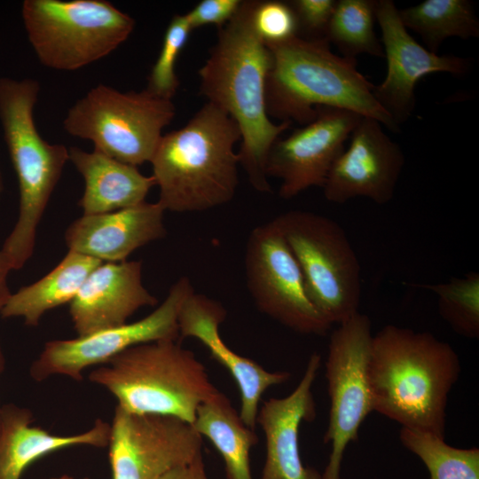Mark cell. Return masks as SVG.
<instances>
[{
    "instance_id": "cell-1",
    "label": "cell",
    "mask_w": 479,
    "mask_h": 479,
    "mask_svg": "<svg viewBox=\"0 0 479 479\" xmlns=\"http://www.w3.org/2000/svg\"><path fill=\"white\" fill-rule=\"evenodd\" d=\"M254 4L255 0L242 1L231 20L218 28L216 42L198 74L200 94L234 120L240 130V165L251 186L270 192L266 159L291 123H274L266 111L271 52L253 27Z\"/></svg>"
},
{
    "instance_id": "cell-2",
    "label": "cell",
    "mask_w": 479,
    "mask_h": 479,
    "mask_svg": "<svg viewBox=\"0 0 479 479\" xmlns=\"http://www.w3.org/2000/svg\"><path fill=\"white\" fill-rule=\"evenodd\" d=\"M460 371L448 342L387 325L373 335L367 363L373 409L402 428L444 438L448 397Z\"/></svg>"
},
{
    "instance_id": "cell-3",
    "label": "cell",
    "mask_w": 479,
    "mask_h": 479,
    "mask_svg": "<svg viewBox=\"0 0 479 479\" xmlns=\"http://www.w3.org/2000/svg\"><path fill=\"white\" fill-rule=\"evenodd\" d=\"M240 130L207 102L182 128L162 135L150 163L165 211H207L230 202L239 184Z\"/></svg>"
},
{
    "instance_id": "cell-4",
    "label": "cell",
    "mask_w": 479,
    "mask_h": 479,
    "mask_svg": "<svg viewBox=\"0 0 479 479\" xmlns=\"http://www.w3.org/2000/svg\"><path fill=\"white\" fill-rule=\"evenodd\" d=\"M271 66L265 83L269 117L305 125L318 107L346 109L374 119L393 132L398 128L373 95L374 85L357 68V59L331 51L326 38L295 36L269 44Z\"/></svg>"
},
{
    "instance_id": "cell-5",
    "label": "cell",
    "mask_w": 479,
    "mask_h": 479,
    "mask_svg": "<svg viewBox=\"0 0 479 479\" xmlns=\"http://www.w3.org/2000/svg\"><path fill=\"white\" fill-rule=\"evenodd\" d=\"M89 380L130 412L190 424L198 407L220 393L194 353L171 340L133 346L93 369Z\"/></svg>"
},
{
    "instance_id": "cell-6",
    "label": "cell",
    "mask_w": 479,
    "mask_h": 479,
    "mask_svg": "<svg viewBox=\"0 0 479 479\" xmlns=\"http://www.w3.org/2000/svg\"><path fill=\"white\" fill-rule=\"evenodd\" d=\"M39 92L35 79L0 78V122L20 191L17 222L0 249L12 270L32 256L37 226L69 161V150L44 140L35 127Z\"/></svg>"
},
{
    "instance_id": "cell-7",
    "label": "cell",
    "mask_w": 479,
    "mask_h": 479,
    "mask_svg": "<svg viewBox=\"0 0 479 479\" xmlns=\"http://www.w3.org/2000/svg\"><path fill=\"white\" fill-rule=\"evenodd\" d=\"M21 14L38 60L56 70H76L107 56L135 27L131 16L106 0H25Z\"/></svg>"
},
{
    "instance_id": "cell-8",
    "label": "cell",
    "mask_w": 479,
    "mask_h": 479,
    "mask_svg": "<svg viewBox=\"0 0 479 479\" xmlns=\"http://www.w3.org/2000/svg\"><path fill=\"white\" fill-rule=\"evenodd\" d=\"M301 269L314 307L332 326L358 312L362 283L357 255L334 220L302 209L274 218Z\"/></svg>"
},
{
    "instance_id": "cell-9",
    "label": "cell",
    "mask_w": 479,
    "mask_h": 479,
    "mask_svg": "<svg viewBox=\"0 0 479 479\" xmlns=\"http://www.w3.org/2000/svg\"><path fill=\"white\" fill-rule=\"evenodd\" d=\"M175 114L172 100L147 89L121 92L98 84L68 109L63 127L71 136L90 140L94 150L137 167L150 162Z\"/></svg>"
},
{
    "instance_id": "cell-10",
    "label": "cell",
    "mask_w": 479,
    "mask_h": 479,
    "mask_svg": "<svg viewBox=\"0 0 479 479\" xmlns=\"http://www.w3.org/2000/svg\"><path fill=\"white\" fill-rule=\"evenodd\" d=\"M372 339L371 320L359 312L331 334L326 361L330 410L324 443L331 444L332 450L321 479H342L344 452L373 411L367 379Z\"/></svg>"
},
{
    "instance_id": "cell-11",
    "label": "cell",
    "mask_w": 479,
    "mask_h": 479,
    "mask_svg": "<svg viewBox=\"0 0 479 479\" xmlns=\"http://www.w3.org/2000/svg\"><path fill=\"white\" fill-rule=\"evenodd\" d=\"M244 268L247 289L262 313L302 334L325 335L331 329L310 300L299 264L275 219L251 231Z\"/></svg>"
},
{
    "instance_id": "cell-12",
    "label": "cell",
    "mask_w": 479,
    "mask_h": 479,
    "mask_svg": "<svg viewBox=\"0 0 479 479\" xmlns=\"http://www.w3.org/2000/svg\"><path fill=\"white\" fill-rule=\"evenodd\" d=\"M194 292L187 277H181L169 288L164 301L145 318L86 336L47 342L30 365V377L43 381L62 375L82 381L83 372L103 365L124 350L143 343L179 337L178 317L183 304Z\"/></svg>"
},
{
    "instance_id": "cell-13",
    "label": "cell",
    "mask_w": 479,
    "mask_h": 479,
    "mask_svg": "<svg viewBox=\"0 0 479 479\" xmlns=\"http://www.w3.org/2000/svg\"><path fill=\"white\" fill-rule=\"evenodd\" d=\"M202 444L188 422L116 405L107 444L112 479H158L202 454Z\"/></svg>"
},
{
    "instance_id": "cell-14",
    "label": "cell",
    "mask_w": 479,
    "mask_h": 479,
    "mask_svg": "<svg viewBox=\"0 0 479 479\" xmlns=\"http://www.w3.org/2000/svg\"><path fill=\"white\" fill-rule=\"evenodd\" d=\"M317 109L313 121L287 137H279L269 151L265 172L268 178L281 181L279 194L282 199H292L313 186H324L331 167L362 117L346 109Z\"/></svg>"
},
{
    "instance_id": "cell-15",
    "label": "cell",
    "mask_w": 479,
    "mask_h": 479,
    "mask_svg": "<svg viewBox=\"0 0 479 479\" xmlns=\"http://www.w3.org/2000/svg\"><path fill=\"white\" fill-rule=\"evenodd\" d=\"M375 19L381 32L387 74L380 84L374 85L373 95L400 128L414 111L415 87L422 77L436 72L461 76L470 69L471 61L454 55H439L420 45L402 23L392 0H376Z\"/></svg>"
},
{
    "instance_id": "cell-16",
    "label": "cell",
    "mask_w": 479,
    "mask_h": 479,
    "mask_svg": "<svg viewBox=\"0 0 479 479\" xmlns=\"http://www.w3.org/2000/svg\"><path fill=\"white\" fill-rule=\"evenodd\" d=\"M349 140L322 187L325 198L336 204L355 198L378 205L389 203L405 162L401 147L383 131L381 122L364 116Z\"/></svg>"
},
{
    "instance_id": "cell-17",
    "label": "cell",
    "mask_w": 479,
    "mask_h": 479,
    "mask_svg": "<svg viewBox=\"0 0 479 479\" xmlns=\"http://www.w3.org/2000/svg\"><path fill=\"white\" fill-rule=\"evenodd\" d=\"M226 310L217 301L193 292L185 302L178 317L179 337H192L209 351L210 357L228 370L240 397L239 414L246 426L255 430L259 404L263 393L290 378L287 372H269L255 361L229 348L219 333Z\"/></svg>"
},
{
    "instance_id": "cell-18",
    "label": "cell",
    "mask_w": 479,
    "mask_h": 479,
    "mask_svg": "<svg viewBox=\"0 0 479 479\" xmlns=\"http://www.w3.org/2000/svg\"><path fill=\"white\" fill-rule=\"evenodd\" d=\"M321 366V356L312 353L295 389L282 398H270L259 407L256 424L265 437V462L259 479H321L302 464L299 450L302 422L316 417L312 386Z\"/></svg>"
},
{
    "instance_id": "cell-19",
    "label": "cell",
    "mask_w": 479,
    "mask_h": 479,
    "mask_svg": "<svg viewBox=\"0 0 479 479\" xmlns=\"http://www.w3.org/2000/svg\"><path fill=\"white\" fill-rule=\"evenodd\" d=\"M158 302L143 285L142 262L101 263L85 279L70 302L77 336L128 323L139 309Z\"/></svg>"
},
{
    "instance_id": "cell-20",
    "label": "cell",
    "mask_w": 479,
    "mask_h": 479,
    "mask_svg": "<svg viewBox=\"0 0 479 479\" xmlns=\"http://www.w3.org/2000/svg\"><path fill=\"white\" fill-rule=\"evenodd\" d=\"M165 209L157 201L114 212L82 215L67 229L68 251L101 262H122L136 249L167 234Z\"/></svg>"
},
{
    "instance_id": "cell-21",
    "label": "cell",
    "mask_w": 479,
    "mask_h": 479,
    "mask_svg": "<svg viewBox=\"0 0 479 479\" xmlns=\"http://www.w3.org/2000/svg\"><path fill=\"white\" fill-rule=\"evenodd\" d=\"M28 408L12 403L0 407V479H20L35 461L66 448L91 446L106 448L110 423L100 419L87 430L72 435H56L34 426Z\"/></svg>"
},
{
    "instance_id": "cell-22",
    "label": "cell",
    "mask_w": 479,
    "mask_h": 479,
    "mask_svg": "<svg viewBox=\"0 0 479 479\" xmlns=\"http://www.w3.org/2000/svg\"><path fill=\"white\" fill-rule=\"evenodd\" d=\"M69 161L82 176L83 195L78 204L83 215H97L130 208L145 200L155 185L152 176L143 175L136 166L111 158L96 150L87 152L73 146Z\"/></svg>"
},
{
    "instance_id": "cell-23",
    "label": "cell",
    "mask_w": 479,
    "mask_h": 479,
    "mask_svg": "<svg viewBox=\"0 0 479 479\" xmlns=\"http://www.w3.org/2000/svg\"><path fill=\"white\" fill-rule=\"evenodd\" d=\"M101 263L93 257L68 251L49 273L12 294L0 311L1 317L20 318L27 326H38L47 311L70 303L88 275Z\"/></svg>"
},
{
    "instance_id": "cell-24",
    "label": "cell",
    "mask_w": 479,
    "mask_h": 479,
    "mask_svg": "<svg viewBox=\"0 0 479 479\" xmlns=\"http://www.w3.org/2000/svg\"><path fill=\"white\" fill-rule=\"evenodd\" d=\"M222 456L227 479H253L249 453L258 442L255 430L242 421L223 393L201 404L192 424Z\"/></svg>"
},
{
    "instance_id": "cell-25",
    "label": "cell",
    "mask_w": 479,
    "mask_h": 479,
    "mask_svg": "<svg viewBox=\"0 0 479 479\" xmlns=\"http://www.w3.org/2000/svg\"><path fill=\"white\" fill-rule=\"evenodd\" d=\"M398 13L404 26L416 32L434 53L449 37L479 36V20L467 0H424Z\"/></svg>"
},
{
    "instance_id": "cell-26",
    "label": "cell",
    "mask_w": 479,
    "mask_h": 479,
    "mask_svg": "<svg viewBox=\"0 0 479 479\" xmlns=\"http://www.w3.org/2000/svg\"><path fill=\"white\" fill-rule=\"evenodd\" d=\"M375 4L376 0L336 1L326 38L341 56L351 59L361 54L384 57L374 30Z\"/></svg>"
},
{
    "instance_id": "cell-27",
    "label": "cell",
    "mask_w": 479,
    "mask_h": 479,
    "mask_svg": "<svg viewBox=\"0 0 479 479\" xmlns=\"http://www.w3.org/2000/svg\"><path fill=\"white\" fill-rule=\"evenodd\" d=\"M399 438L407 450L418 456L430 479H479V449H460L435 435L402 428Z\"/></svg>"
},
{
    "instance_id": "cell-28",
    "label": "cell",
    "mask_w": 479,
    "mask_h": 479,
    "mask_svg": "<svg viewBox=\"0 0 479 479\" xmlns=\"http://www.w3.org/2000/svg\"><path fill=\"white\" fill-rule=\"evenodd\" d=\"M421 287L436 295L439 314L455 333L468 339L479 337L478 272Z\"/></svg>"
},
{
    "instance_id": "cell-29",
    "label": "cell",
    "mask_w": 479,
    "mask_h": 479,
    "mask_svg": "<svg viewBox=\"0 0 479 479\" xmlns=\"http://www.w3.org/2000/svg\"><path fill=\"white\" fill-rule=\"evenodd\" d=\"M192 28L185 14H176L170 20L160 53L148 76L147 89L153 95L172 100L179 87L176 63L186 44Z\"/></svg>"
},
{
    "instance_id": "cell-30",
    "label": "cell",
    "mask_w": 479,
    "mask_h": 479,
    "mask_svg": "<svg viewBox=\"0 0 479 479\" xmlns=\"http://www.w3.org/2000/svg\"><path fill=\"white\" fill-rule=\"evenodd\" d=\"M252 23L256 34L266 45L299 36L297 19L289 2L255 0Z\"/></svg>"
},
{
    "instance_id": "cell-31",
    "label": "cell",
    "mask_w": 479,
    "mask_h": 479,
    "mask_svg": "<svg viewBox=\"0 0 479 479\" xmlns=\"http://www.w3.org/2000/svg\"><path fill=\"white\" fill-rule=\"evenodd\" d=\"M289 4L297 19L299 35L303 31L306 39L326 38L335 0H294Z\"/></svg>"
},
{
    "instance_id": "cell-32",
    "label": "cell",
    "mask_w": 479,
    "mask_h": 479,
    "mask_svg": "<svg viewBox=\"0 0 479 479\" xmlns=\"http://www.w3.org/2000/svg\"><path fill=\"white\" fill-rule=\"evenodd\" d=\"M241 3L240 0H202L185 15L192 30L210 24L219 28L231 20Z\"/></svg>"
},
{
    "instance_id": "cell-33",
    "label": "cell",
    "mask_w": 479,
    "mask_h": 479,
    "mask_svg": "<svg viewBox=\"0 0 479 479\" xmlns=\"http://www.w3.org/2000/svg\"><path fill=\"white\" fill-rule=\"evenodd\" d=\"M158 479H208L202 454L187 464L169 470Z\"/></svg>"
},
{
    "instance_id": "cell-34",
    "label": "cell",
    "mask_w": 479,
    "mask_h": 479,
    "mask_svg": "<svg viewBox=\"0 0 479 479\" xmlns=\"http://www.w3.org/2000/svg\"><path fill=\"white\" fill-rule=\"evenodd\" d=\"M11 271L12 270L6 256L0 250V311L12 294L7 284V277Z\"/></svg>"
},
{
    "instance_id": "cell-35",
    "label": "cell",
    "mask_w": 479,
    "mask_h": 479,
    "mask_svg": "<svg viewBox=\"0 0 479 479\" xmlns=\"http://www.w3.org/2000/svg\"><path fill=\"white\" fill-rule=\"evenodd\" d=\"M5 363L6 362H5L4 353V350L0 342V376L2 375V373H4L5 369ZM1 405L2 404H0V407Z\"/></svg>"
},
{
    "instance_id": "cell-36",
    "label": "cell",
    "mask_w": 479,
    "mask_h": 479,
    "mask_svg": "<svg viewBox=\"0 0 479 479\" xmlns=\"http://www.w3.org/2000/svg\"><path fill=\"white\" fill-rule=\"evenodd\" d=\"M50 479H75L74 478L73 476H70L68 475H61V476H59V477H53V478H50ZM82 479H90V477H83Z\"/></svg>"
},
{
    "instance_id": "cell-37",
    "label": "cell",
    "mask_w": 479,
    "mask_h": 479,
    "mask_svg": "<svg viewBox=\"0 0 479 479\" xmlns=\"http://www.w3.org/2000/svg\"><path fill=\"white\" fill-rule=\"evenodd\" d=\"M3 189H4V181H3V177H2L1 170H0V197H1V193L3 192Z\"/></svg>"
}]
</instances>
